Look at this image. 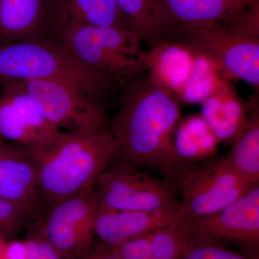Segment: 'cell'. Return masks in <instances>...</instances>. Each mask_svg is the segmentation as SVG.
I'll use <instances>...</instances> for the list:
<instances>
[{"label": "cell", "mask_w": 259, "mask_h": 259, "mask_svg": "<svg viewBox=\"0 0 259 259\" xmlns=\"http://www.w3.org/2000/svg\"><path fill=\"white\" fill-rule=\"evenodd\" d=\"M195 58L188 47L165 40L144 51L142 61L148 77L175 96L188 79Z\"/></svg>", "instance_id": "2e32d148"}, {"label": "cell", "mask_w": 259, "mask_h": 259, "mask_svg": "<svg viewBox=\"0 0 259 259\" xmlns=\"http://www.w3.org/2000/svg\"><path fill=\"white\" fill-rule=\"evenodd\" d=\"M178 221L177 212L119 210L99 206L95 234L103 244L112 246Z\"/></svg>", "instance_id": "9a60e30c"}, {"label": "cell", "mask_w": 259, "mask_h": 259, "mask_svg": "<svg viewBox=\"0 0 259 259\" xmlns=\"http://www.w3.org/2000/svg\"><path fill=\"white\" fill-rule=\"evenodd\" d=\"M248 119L244 129L233 141L227 160L247 183L259 184V110L258 95L247 103Z\"/></svg>", "instance_id": "ffe728a7"}, {"label": "cell", "mask_w": 259, "mask_h": 259, "mask_svg": "<svg viewBox=\"0 0 259 259\" xmlns=\"http://www.w3.org/2000/svg\"><path fill=\"white\" fill-rule=\"evenodd\" d=\"M178 185L182 195L179 218L185 223L217 212L258 186L245 182L226 157L189 170Z\"/></svg>", "instance_id": "8992f818"}, {"label": "cell", "mask_w": 259, "mask_h": 259, "mask_svg": "<svg viewBox=\"0 0 259 259\" xmlns=\"http://www.w3.org/2000/svg\"><path fill=\"white\" fill-rule=\"evenodd\" d=\"M110 127L63 132L49 147L30 153L37 168V187L48 207L95 188L97 178L115 155Z\"/></svg>", "instance_id": "7a4b0ae2"}, {"label": "cell", "mask_w": 259, "mask_h": 259, "mask_svg": "<svg viewBox=\"0 0 259 259\" xmlns=\"http://www.w3.org/2000/svg\"><path fill=\"white\" fill-rule=\"evenodd\" d=\"M0 197L17 204L32 218L44 204L37 187V168L28 150L0 137Z\"/></svg>", "instance_id": "7c38bea8"}, {"label": "cell", "mask_w": 259, "mask_h": 259, "mask_svg": "<svg viewBox=\"0 0 259 259\" xmlns=\"http://www.w3.org/2000/svg\"><path fill=\"white\" fill-rule=\"evenodd\" d=\"M63 132L48 120L20 83L5 81L0 95V137L34 153L50 146Z\"/></svg>", "instance_id": "9c48e42d"}, {"label": "cell", "mask_w": 259, "mask_h": 259, "mask_svg": "<svg viewBox=\"0 0 259 259\" xmlns=\"http://www.w3.org/2000/svg\"><path fill=\"white\" fill-rule=\"evenodd\" d=\"M26 259H64L42 231V223H36L29 230L26 239Z\"/></svg>", "instance_id": "484cf974"}, {"label": "cell", "mask_w": 259, "mask_h": 259, "mask_svg": "<svg viewBox=\"0 0 259 259\" xmlns=\"http://www.w3.org/2000/svg\"><path fill=\"white\" fill-rule=\"evenodd\" d=\"M17 82V81H16ZM51 123L66 132L107 126L100 101L74 83L59 79L18 82Z\"/></svg>", "instance_id": "52a82bcc"}, {"label": "cell", "mask_w": 259, "mask_h": 259, "mask_svg": "<svg viewBox=\"0 0 259 259\" xmlns=\"http://www.w3.org/2000/svg\"><path fill=\"white\" fill-rule=\"evenodd\" d=\"M166 40L207 58L225 80H242L258 89L259 39L237 36L215 23L180 29Z\"/></svg>", "instance_id": "277c9868"}, {"label": "cell", "mask_w": 259, "mask_h": 259, "mask_svg": "<svg viewBox=\"0 0 259 259\" xmlns=\"http://www.w3.org/2000/svg\"><path fill=\"white\" fill-rule=\"evenodd\" d=\"M69 24L133 30L115 0H54L51 32Z\"/></svg>", "instance_id": "ac0fdd59"}, {"label": "cell", "mask_w": 259, "mask_h": 259, "mask_svg": "<svg viewBox=\"0 0 259 259\" xmlns=\"http://www.w3.org/2000/svg\"><path fill=\"white\" fill-rule=\"evenodd\" d=\"M98 207L93 188L48 207L42 231L64 259H78L93 246Z\"/></svg>", "instance_id": "ba28073f"}, {"label": "cell", "mask_w": 259, "mask_h": 259, "mask_svg": "<svg viewBox=\"0 0 259 259\" xmlns=\"http://www.w3.org/2000/svg\"><path fill=\"white\" fill-rule=\"evenodd\" d=\"M6 242L7 241L5 240V236H3L2 233H0V251L3 249V246H4Z\"/></svg>", "instance_id": "4dcf8cb0"}, {"label": "cell", "mask_w": 259, "mask_h": 259, "mask_svg": "<svg viewBox=\"0 0 259 259\" xmlns=\"http://www.w3.org/2000/svg\"><path fill=\"white\" fill-rule=\"evenodd\" d=\"M0 259H26L25 241H7L0 252Z\"/></svg>", "instance_id": "f1b7e54d"}, {"label": "cell", "mask_w": 259, "mask_h": 259, "mask_svg": "<svg viewBox=\"0 0 259 259\" xmlns=\"http://www.w3.org/2000/svg\"><path fill=\"white\" fill-rule=\"evenodd\" d=\"M185 226L181 259H250L221 242L192 231L185 223Z\"/></svg>", "instance_id": "603a6c76"}, {"label": "cell", "mask_w": 259, "mask_h": 259, "mask_svg": "<svg viewBox=\"0 0 259 259\" xmlns=\"http://www.w3.org/2000/svg\"><path fill=\"white\" fill-rule=\"evenodd\" d=\"M218 141L201 114L181 119L175 135V147L183 175L187 163L210 158L216 153Z\"/></svg>", "instance_id": "d6986e66"}, {"label": "cell", "mask_w": 259, "mask_h": 259, "mask_svg": "<svg viewBox=\"0 0 259 259\" xmlns=\"http://www.w3.org/2000/svg\"><path fill=\"white\" fill-rule=\"evenodd\" d=\"M201 115L220 142L233 143L248 119L247 103L227 80L202 102Z\"/></svg>", "instance_id": "e0dca14e"}, {"label": "cell", "mask_w": 259, "mask_h": 259, "mask_svg": "<svg viewBox=\"0 0 259 259\" xmlns=\"http://www.w3.org/2000/svg\"><path fill=\"white\" fill-rule=\"evenodd\" d=\"M0 78L5 81L59 79L74 83L93 98H100L117 83L75 59L49 38L0 45Z\"/></svg>", "instance_id": "3957f363"}, {"label": "cell", "mask_w": 259, "mask_h": 259, "mask_svg": "<svg viewBox=\"0 0 259 259\" xmlns=\"http://www.w3.org/2000/svg\"><path fill=\"white\" fill-rule=\"evenodd\" d=\"M76 60L107 75L117 83L127 85L145 71L141 59L120 55L97 38L93 26L69 24L58 27L49 37Z\"/></svg>", "instance_id": "30bf717a"}, {"label": "cell", "mask_w": 259, "mask_h": 259, "mask_svg": "<svg viewBox=\"0 0 259 259\" xmlns=\"http://www.w3.org/2000/svg\"><path fill=\"white\" fill-rule=\"evenodd\" d=\"M217 23L237 36L259 39V3L242 8Z\"/></svg>", "instance_id": "d4e9b609"}, {"label": "cell", "mask_w": 259, "mask_h": 259, "mask_svg": "<svg viewBox=\"0 0 259 259\" xmlns=\"http://www.w3.org/2000/svg\"><path fill=\"white\" fill-rule=\"evenodd\" d=\"M78 259H122L115 255L108 246L102 244L93 245L88 251Z\"/></svg>", "instance_id": "f546056e"}, {"label": "cell", "mask_w": 259, "mask_h": 259, "mask_svg": "<svg viewBox=\"0 0 259 259\" xmlns=\"http://www.w3.org/2000/svg\"><path fill=\"white\" fill-rule=\"evenodd\" d=\"M185 229L178 221L151 232V259H181Z\"/></svg>", "instance_id": "cb8c5ba5"}, {"label": "cell", "mask_w": 259, "mask_h": 259, "mask_svg": "<svg viewBox=\"0 0 259 259\" xmlns=\"http://www.w3.org/2000/svg\"><path fill=\"white\" fill-rule=\"evenodd\" d=\"M108 247L122 259H151V232Z\"/></svg>", "instance_id": "83f0119b"}, {"label": "cell", "mask_w": 259, "mask_h": 259, "mask_svg": "<svg viewBox=\"0 0 259 259\" xmlns=\"http://www.w3.org/2000/svg\"><path fill=\"white\" fill-rule=\"evenodd\" d=\"M163 40L172 32L194 25L215 23L259 0H153Z\"/></svg>", "instance_id": "4fadbf2b"}, {"label": "cell", "mask_w": 259, "mask_h": 259, "mask_svg": "<svg viewBox=\"0 0 259 259\" xmlns=\"http://www.w3.org/2000/svg\"><path fill=\"white\" fill-rule=\"evenodd\" d=\"M185 223L192 231L215 241L258 248L259 185L218 212Z\"/></svg>", "instance_id": "8fae6325"}, {"label": "cell", "mask_w": 259, "mask_h": 259, "mask_svg": "<svg viewBox=\"0 0 259 259\" xmlns=\"http://www.w3.org/2000/svg\"><path fill=\"white\" fill-rule=\"evenodd\" d=\"M141 41L152 46L163 40L153 0H115Z\"/></svg>", "instance_id": "7402d4cb"}, {"label": "cell", "mask_w": 259, "mask_h": 259, "mask_svg": "<svg viewBox=\"0 0 259 259\" xmlns=\"http://www.w3.org/2000/svg\"><path fill=\"white\" fill-rule=\"evenodd\" d=\"M54 0H0V45L49 38Z\"/></svg>", "instance_id": "5bb4252c"}, {"label": "cell", "mask_w": 259, "mask_h": 259, "mask_svg": "<svg viewBox=\"0 0 259 259\" xmlns=\"http://www.w3.org/2000/svg\"><path fill=\"white\" fill-rule=\"evenodd\" d=\"M127 85L110 125L116 144L112 161L154 170L178 185L183 175L175 147L180 102L148 76Z\"/></svg>", "instance_id": "6da1fadb"}, {"label": "cell", "mask_w": 259, "mask_h": 259, "mask_svg": "<svg viewBox=\"0 0 259 259\" xmlns=\"http://www.w3.org/2000/svg\"><path fill=\"white\" fill-rule=\"evenodd\" d=\"M32 219L17 204L0 197V233L3 236H13Z\"/></svg>", "instance_id": "4316f807"}, {"label": "cell", "mask_w": 259, "mask_h": 259, "mask_svg": "<svg viewBox=\"0 0 259 259\" xmlns=\"http://www.w3.org/2000/svg\"><path fill=\"white\" fill-rule=\"evenodd\" d=\"M224 80L219 70L209 59L196 54L192 73L175 95V98L179 102L190 105L202 104L219 88Z\"/></svg>", "instance_id": "44dd1931"}, {"label": "cell", "mask_w": 259, "mask_h": 259, "mask_svg": "<svg viewBox=\"0 0 259 259\" xmlns=\"http://www.w3.org/2000/svg\"><path fill=\"white\" fill-rule=\"evenodd\" d=\"M99 206L119 210L180 212L176 186L124 165L102 172L95 186Z\"/></svg>", "instance_id": "5b68a950"}]
</instances>
